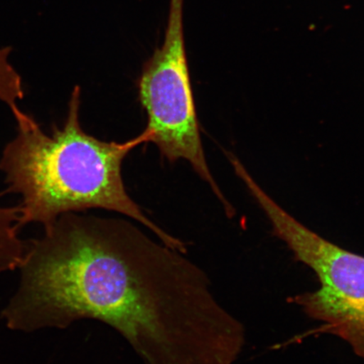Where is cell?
<instances>
[{"label": "cell", "mask_w": 364, "mask_h": 364, "mask_svg": "<svg viewBox=\"0 0 364 364\" xmlns=\"http://www.w3.org/2000/svg\"><path fill=\"white\" fill-rule=\"evenodd\" d=\"M184 0H170L165 40L144 63L136 82L139 100L148 117L150 143L170 162L188 161L210 186L228 217L235 210L225 198L207 164L186 58Z\"/></svg>", "instance_id": "cell-4"}, {"label": "cell", "mask_w": 364, "mask_h": 364, "mask_svg": "<svg viewBox=\"0 0 364 364\" xmlns=\"http://www.w3.org/2000/svg\"><path fill=\"white\" fill-rule=\"evenodd\" d=\"M28 241L20 287L2 318L14 331L65 329L95 320L145 364H233L244 326L185 253L121 218L59 216Z\"/></svg>", "instance_id": "cell-1"}, {"label": "cell", "mask_w": 364, "mask_h": 364, "mask_svg": "<svg viewBox=\"0 0 364 364\" xmlns=\"http://www.w3.org/2000/svg\"><path fill=\"white\" fill-rule=\"evenodd\" d=\"M244 183L266 213L272 232L296 260L316 273L320 288L295 296L293 302L314 320L320 331L348 343L364 360V257L331 242L289 215L252 176Z\"/></svg>", "instance_id": "cell-3"}, {"label": "cell", "mask_w": 364, "mask_h": 364, "mask_svg": "<svg viewBox=\"0 0 364 364\" xmlns=\"http://www.w3.org/2000/svg\"><path fill=\"white\" fill-rule=\"evenodd\" d=\"M80 97L75 86L65 124L54 126L51 134L26 113L16 119L17 134L4 149L0 170L7 192L21 196V226L35 223L46 228L65 213L101 208L129 217L167 247L186 254L184 241L150 220L122 180V162L139 145L150 143L149 131L124 143L95 138L80 125Z\"/></svg>", "instance_id": "cell-2"}, {"label": "cell", "mask_w": 364, "mask_h": 364, "mask_svg": "<svg viewBox=\"0 0 364 364\" xmlns=\"http://www.w3.org/2000/svg\"><path fill=\"white\" fill-rule=\"evenodd\" d=\"M0 193V198L4 196ZM19 207L0 205V273L19 268L28 248V241L18 235L21 226Z\"/></svg>", "instance_id": "cell-5"}]
</instances>
